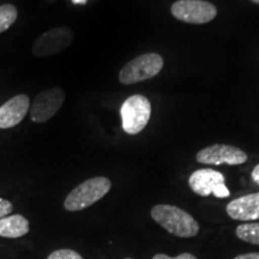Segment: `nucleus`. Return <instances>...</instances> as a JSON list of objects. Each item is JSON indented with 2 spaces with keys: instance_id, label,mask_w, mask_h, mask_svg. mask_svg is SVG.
<instances>
[{
  "instance_id": "3",
  "label": "nucleus",
  "mask_w": 259,
  "mask_h": 259,
  "mask_svg": "<svg viewBox=\"0 0 259 259\" xmlns=\"http://www.w3.org/2000/svg\"><path fill=\"white\" fill-rule=\"evenodd\" d=\"M120 114L126 134L137 135L150 120L151 103L143 95H132L122 103Z\"/></svg>"
},
{
  "instance_id": "7",
  "label": "nucleus",
  "mask_w": 259,
  "mask_h": 259,
  "mask_svg": "<svg viewBox=\"0 0 259 259\" xmlns=\"http://www.w3.org/2000/svg\"><path fill=\"white\" fill-rule=\"evenodd\" d=\"M73 31L67 27L51 29L35 40L32 53L38 58H46L66 50L72 44Z\"/></svg>"
},
{
  "instance_id": "10",
  "label": "nucleus",
  "mask_w": 259,
  "mask_h": 259,
  "mask_svg": "<svg viewBox=\"0 0 259 259\" xmlns=\"http://www.w3.org/2000/svg\"><path fill=\"white\" fill-rule=\"evenodd\" d=\"M30 109V100L27 95L21 94L12 97L0 107V128L6 130L18 125Z\"/></svg>"
},
{
  "instance_id": "17",
  "label": "nucleus",
  "mask_w": 259,
  "mask_h": 259,
  "mask_svg": "<svg viewBox=\"0 0 259 259\" xmlns=\"http://www.w3.org/2000/svg\"><path fill=\"white\" fill-rule=\"evenodd\" d=\"M151 259H197L192 253H181L177 257H169V255L163 254V253H158L155 254Z\"/></svg>"
},
{
  "instance_id": "1",
  "label": "nucleus",
  "mask_w": 259,
  "mask_h": 259,
  "mask_svg": "<svg viewBox=\"0 0 259 259\" xmlns=\"http://www.w3.org/2000/svg\"><path fill=\"white\" fill-rule=\"evenodd\" d=\"M150 213L155 222L178 238H194L198 234V222L189 212L178 206L158 204L151 209Z\"/></svg>"
},
{
  "instance_id": "22",
  "label": "nucleus",
  "mask_w": 259,
  "mask_h": 259,
  "mask_svg": "<svg viewBox=\"0 0 259 259\" xmlns=\"http://www.w3.org/2000/svg\"><path fill=\"white\" fill-rule=\"evenodd\" d=\"M126 259H132V258H126Z\"/></svg>"
},
{
  "instance_id": "20",
  "label": "nucleus",
  "mask_w": 259,
  "mask_h": 259,
  "mask_svg": "<svg viewBox=\"0 0 259 259\" xmlns=\"http://www.w3.org/2000/svg\"><path fill=\"white\" fill-rule=\"evenodd\" d=\"M88 0H72L73 4H85Z\"/></svg>"
},
{
  "instance_id": "19",
  "label": "nucleus",
  "mask_w": 259,
  "mask_h": 259,
  "mask_svg": "<svg viewBox=\"0 0 259 259\" xmlns=\"http://www.w3.org/2000/svg\"><path fill=\"white\" fill-rule=\"evenodd\" d=\"M251 177H252V180H253L257 185H259V164H257V166L253 168Z\"/></svg>"
},
{
  "instance_id": "6",
  "label": "nucleus",
  "mask_w": 259,
  "mask_h": 259,
  "mask_svg": "<svg viewBox=\"0 0 259 259\" xmlns=\"http://www.w3.org/2000/svg\"><path fill=\"white\" fill-rule=\"evenodd\" d=\"M189 185L194 193L202 197L213 194L216 198H227L231 194L225 184L223 174L209 168L193 171L189 179Z\"/></svg>"
},
{
  "instance_id": "9",
  "label": "nucleus",
  "mask_w": 259,
  "mask_h": 259,
  "mask_svg": "<svg viewBox=\"0 0 259 259\" xmlns=\"http://www.w3.org/2000/svg\"><path fill=\"white\" fill-rule=\"evenodd\" d=\"M196 160L199 163L213 164V166H220L223 163L229 166H238L247 161V154L233 145L213 144L202 149L197 154Z\"/></svg>"
},
{
  "instance_id": "21",
  "label": "nucleus",
  "mask_w": 259,
  "mask_h": 259,
  "mask_svg": "<svg viewBox=\"0 0 259 259\" xmlns=\"http://www.w3.org/2000/svg\"><path fill=\"white\" fill-rule=\"evenodd\" d=\"M251 2H253V3H255V4H259V0H251Z\"/></svg>"
},
{
  "instance_id": "5",
  "label": "nucleus",
  "mask_w": 259,
  "mask_h": 259,
  "mask_svg": "<svg viewBox=\"0 0 259 259\" xmlns=\"http://www.w3.org/2000/svg\"><path fill=\"white\" fill-rule=\"evenodd\" d=\"M170 11L177 19L191 24L208 23L218 15L215 6L204 0H179L171 5Z\"/></svg>"
},
{
  "instance_id": "15",
  "label": "nucleus",
  "mask_w": 259,
  "mask_h": 259,
  "mask_svg": "<svg viewBox=\"0 0 259 259\" xmlns=\"http://www.w3.org/2000/svg\"><path fill=\"white\" fill-rule=\"evenodd\" d=\"M47 259H83L82 255L77 253L76 251L69 250V248H63V250H57L52 252Z\"/></svg>"
},
{
  "instance_id": "18",
  "label": "nucleus",
  "mask_w": 259,
  "mask_h": 259,
  "mask_svg": "<svg viewBox=\"0 0 259 259\" xmlns=\"http://www.w3.org/2000/svg\"><path fill=\"white\" fill-rule=\"evenodd\" d=\"M234 259H259V252H251V253L240 254Z\"/></svg>"
},
{
  "instance_id": "11",
  "label": "nucleus",
  "mask_w": 259,
  "mask_h": 259,
  "mask_svg": "<svg viewBox=\"0 0 259 259\" xmlns=\"http://www.w3.org/2000/svg\"><path fill=\"white\" fill-rule=\"evenodd\" d=\"M227 213L236 221L259 220V192L246 194L232 200L227 205Z\"/></svg>"
},
{
  "instance_id": "8",
  "label": "nucleus",
  "mask_w": 259,
  "mask_h": 259,
  "mask_svg": "<svg viewBox=\"0 0 259 259\" xmlns=\"http://www.w3.org/2000/svg\"><path fill=\"white\" fill-rule=\"evenodd\" d=\"M65 101V92L61 88H52L41 92L30 105V118L34 122H46L57 114Z\"/></svg>"
},
{
  "instance_id": "12",
  "label": "nucleus",
  "mask_w": 259,
  "mask_h": 259,
  "mask_svg": "<svg viewBox=\"0 0 259 259\" xmlns=\"http://www.w3.org/2000/svg\"><path fill=\"white\" fill-rule=\"evenodd\" d=\"M29 233V221L23 215H9L0 220V236L17 239Z\"/></svg>"
},
{
  "instance_id": "16",
  "label": "nucleus",
  "mask_w": 259,
  "mask_h": 259,
  "mask_svg": "<svg viewBox=\"0 0 259 259\" xmlns=\"http://www.w3.org/2000/svg\"><path fill=\"white\" fill-rule=\"evenodd\" d=\"M14 210V205L8 199L0 198V220L9 216Z\"/></svg>"
},
{
  "instance_id": "14",
  "label": "nucleus",
  "mask_w": 259,
  "mask_h": 259,
  "mask_svg": "<svg viewBox=\"0 0 259 259\" xmlns=\"http://www.w3.org/2000/svg\"><path fill=\"white\" fill-rule=\"evenodd\" d=\"M18 11L11 4L0 5V34L8 30L17 19Z\"/></svg>"
},
{
  "instance_id": "13",
  "label": "nucleus",
  "mask_w": 259,
  "mask_h": 259,
  "mask_svg": "<svg viewBox=\"0 0 259 259\" xmlns=\"http://www.w3.org/2000/svg\"><path fill=\"white\" fill-rule=\"evenodd\" d=\"M235 234L242 241L259 245V222L242 223L236 227Z\"/></svg>"
},
{
  "instance_id": "4",
  "label": "nucleus",
  "mask_w": 259,
  "mask_h": 259,
  "mask_svg": "<svg viewBox=\"0 0 259 259\" xmlns=\"http://www.w3.org/2000/svg\"><path fill=\"white\" fill-rule=\"evenodd\" d=\"M163 67V59L160 54H142L128 61L119 73V80L122 84H134L153 78Z\"/></svg>"
},
{
  "instance_id": "2",
  "label": "nucleus",
  "mask_w": 259,
  "mask_h": 259,
  "mask_svg": "<svg viewBox=\"0 0 259 259\" xmlns=\"http://www.w3.org/2000/svg\"><path fill=\"white\" fill-rule=\"evenodd\" d=\"M111 186V180L105 177H96L83 181L65 198V209L69 211H80L89 208L103 198L109 192Z\"/></svg>"
}]
</instances>
